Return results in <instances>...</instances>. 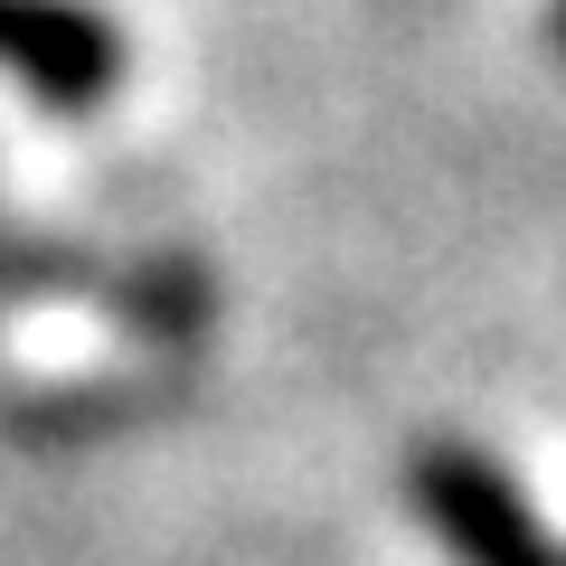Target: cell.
<instances>
[{"label": "cell", "instance_id": "cell-1", "mask_svg": "<svg viewBox=\"0 0 566 566\" xmlns=\"http://www.w3.org/2000/svg\"><path fill=\"white\" fill-rule=\"evenodd\" d=\"M406 501L453 566H566L557 528L538 520L520 472L501 453H482L472 434H424L406 453Z\"/></svg>", "mask_w": 566, "mask_h": 566}, {"label": "cell", "instance_id": "cell-2", "mask_svg": "<svg viewBox=\"0 0 566 566\" xmlns=\"http://www.w3.org/2000/svg\"><path fill=\"white\" fill-rule=\"evenodd\" d=\"M0 66L48 114H95V104H114L133 39L95 0H0Z\"/></svg>", "mask_w": 566, "mask_h": 566}, {"label": "cell", "instance_id": "cell-3", "mask_svg": "<svg viewBox=\"0 0 566 566\" xmlns=\"http://www.w3.org/2000/svg\"><path fill=\"white\" fill-rule=\"evenodd\" d=\"M547 39H557V57H566V0H557V10H547Z\"/></svg>", "mask_w": 566, "mask_h": 566}]
</instances>
